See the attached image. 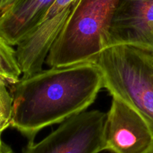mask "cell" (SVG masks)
Instances as JSON below:
<instances>
[{"mask_svg": "<svg viewBox=\"0 0 153 153\" xmlns=\"http://www.w3.org/2000/svg\"><path fill=\"white\" fill-rule=\"evenodd\" d=\"M144 153H153V144L152 146H151L150 147H149V149H148L147 151L145 152Z\"/></svg>", "mask_w": 153, "mask_h": 153, "instance_id": "11", "label": "cell"}, {"mask_svg": "<svg viewBox=\"0 0 153 153\" xmlns=\"http://www.w3.org/2000/svg\"><path fill=\"white\" fill-rule=\"evenodd\" d=\"M103 88L98 66L92 62L53 67L22 76L12 85L10 127L28 142L46 127L61 124L86 111Z\"/></svg>", "mask_w": 153, "mask_h": 153, "instance_id": "1", "label": "cell"}, {"mask_svg": "<svg viewBox=\"0 0 153 153\" xmlns=\"http://www.w3.org/2000/svg\"><path fill=\"white\" fill-rule=\"evenodd\" d=\"M106 113L84 111L68 118L42 140L28 142L22 153H100Z\"/></svg>", "mask_w": 153, "mask_h": 153, "instance_id": "4", "label": "cell"}, {"mask_svg": "<svg viewBox=\"0 0 153 153\" xmlns=\"http://www.w3.org/2000/svg\"><path fill=\"white\" fill-rule=\"evenodd\" d=\"M120 0H77L68 22L46 59L49 68L92 62L108 47Z\"/></svg>", "mask_w": 153, "mask_h": 153, "instance_id": "2", "label": "cell"}, {"mask_svg": "<svg viewBox=\"0 0 153 153\" xmlns=\"http://www.w3.org/2000/svg\"><path fill=\"white\" fill-rule=\"evenodd\" d=\"M1 153H14V152L13 151V149H12L11 148H8L7 151L4 152H1Z\"/></svg>", "mask_w": 153, "mask_h": 153, "instance_id": "12", "label": "cell"}, {"mask_svg": "<svg viewBox=\"0 0 153 153\" xmlns=\"http://www.w3.org/2000/svg\"><path fill=\"white\" fill-rule=\"evenodd\" d=\"M116 45L153 52V0H120L111 23L108 47Z\"/></svg>", "mask_w": 153, "mask_h": 153, "instance_id": "6", "label": "cell"}, {"mask_svg": "<svg viewBox=\"0 0 153 153\" xmlns=\"http://www.w3.org/2000/svg\"><path fill=\"white\" fill-rule=\"evenodd\" d=\"M17 0H0V14L10 8Z\"/></svg>", "mask_w": 153, "mask_h": 153, "instance_id": "10", "label": "cell"}, {"mask_svg": "<svg viewBox=\"0 0 153 153\" xmlns=\"http://www.w3.org/2000/svg\"><path fill=\"white\" fill-rule=\"evenodd\" d=\"M153 144V134L144 118L128 104L112 96L103 129L104 151L144 153Z\"/></svg>", "mask_w": 153, "mask_h": 153, "instance_id": "5", "label": "cell"}, {"mask_svg": "<svg viewBox=\"0 0 153 153\" xmlns=\"http://www.w3.org/2000/svg\"><path fill=\"white\" fill-rule=\"evenodd\" d=\"M103 88L134 108L153 134V52L130 45L107 47L96 58Z\"/></svg>", "mask_w": 153, "mask_h": 153, "instance_id": "3", "label": "cell"}, {"mask_svg": "<svg viewBox=\"0 0 153 153\" xmlns=\"http://www.w3.org/2000/svg\"><path fill=\"white\" fill-rule=\"evenodd\" d=\"M55 0H17L0 14V36L17 46L40 22Z\"/></svg>", "mask_w": 153, "mask_h": 153, "instance_id": "7", "label": "cell"}, {"mask_svg": "<svg viewBox=\"0 0 153 153\" xmlns=\"http://www.w3.org/2000/svg\"><path fill=\"white\" fill-rule=\"evenodd\" d=\"M7 82L0 77V153L10 147L3 142L2 134L11 124L13 112V97L7 88Z\"/></svg>", "mask_w": 153, "mask_h": 153, "instance_id": "9", "label": "cell"}, {"mask_svg": "<svg viewBox=\"0 0 153 153\" xmlns=\"http://www.w3.org/2000/svg\"><path fill=\"white\" fill-rule=\"evenodd\" d=\"M21 76L16 50L0 36V77L13 85L19 80Z\"/></svg>", "mask_w": 153, "mask_h": 153, "instance_id": "8", "label": "cell"}]
</instances>
